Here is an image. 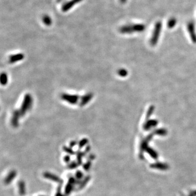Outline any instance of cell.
I'll return each instance as SVG.
<instances>
[{"mask_svg": "<svg viewBox=\"0 0 196 196\" xmlns=\"http://www.w3.org/2000/svg\"><path fill=\"white\" fill-rule=\"evenodd\" d=\"M23 56H16V57H11V62H16V60H21L23 58Z\"/></svg>", "mask_w": 196, "mask_h": 196, "instance_id": "cell-1", "label": "cell"}]
</instances>
